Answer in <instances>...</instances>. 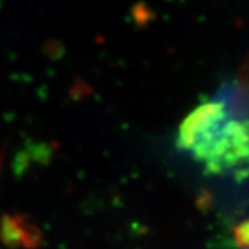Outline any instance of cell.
<instances>
[{
    "mask_svg": "<svg viewBox=\"0 0 249 249\" xmlns=\"http://www.w3.org/2000/svg\"><path fill=\"white\" fill-rule=\"evenodd\" d=\"M177 146L207 174L236 180L249 177V121L233 116L213 98L184 117Z\"/></svg>",
    "mask_w": 249,
    "mask_h": 249,
    "instance_id": "1",
    "label": "cell"
},
{
    "mask_svg": "<svg viewBox=\"0 0 249 249\" xmlns=\"http://www.w3.org/2000/svg\"><path fill=\"white\" fill-rule=\"evenodd\" d=\"M234 240L239 248H249V219L243 220L234 226Z\"/></svg>",
    "mask_w": 249,
    "mask_h": 249,
    "instance_id": "2",
    "label": "cell"
},
{
    "mask_svg": "<svg viewBox=\"0 0 249 249\" xmlns=\"http://www.w3.org/2000/svg\"><path fill=\"white\" fill-rule=\"evenodd\" d=\"M243 249H249V248H243Z\"/></svg>",
    "mask_w": 249,
    "mask_h": 249,
    "instance_id": "3",
    "label": "cell"
}]
</instances>
